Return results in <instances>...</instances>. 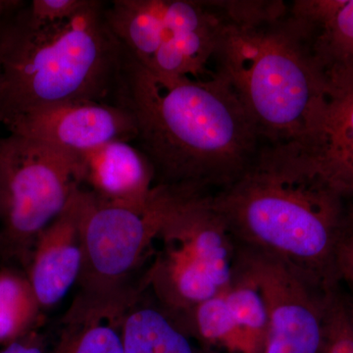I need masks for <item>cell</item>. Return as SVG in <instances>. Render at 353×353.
<instances>
[{"mask_svg":"<svg viewBox=\"0 0 353 353\" xmlns=\"http://www.w3.org/2000/svg\"><path fill=\"white\" fill-rule=\"evenodd\" d=\"M105 18L125 51L159 80L209 78L226 22L212 1L115 0Z\"/></svg>","mask_w":353,"mask_h":353,"instance_id":"cell-7","label":"cell"},{"mask_svg":"<svg viewBox=\"0 0 353 353\" xmlns=\"http://www.w3.org/2000/svg\"><path fill=\"white\" fill-rule=\"evenodd\" d=\"M0 6H1V3H0ZM2 12H3V11H2V7H0V55H1L2 43H3L7 24H8L10 18L16 14H13V15H6V14ZM18 12H19V11H18Z\"/></svg>","mask_w":353,"mask_h":353,"instance_id":"cell-22","label":"cell"},{"mask_svg":"<svg viewBox=\"0 0 353 353\" xmlns=\"http://www.w3.org/2000/svg\"><path fill=\"white\" fill-rule=\"evenodd\" d=\"M43 310L25 271L0 269V345L39 328Z\"/></svg>","mask_w":353,"mask_h":353,"instance_id":"cell-16","label":"cell"},{"mask_svg":"<svg viewBox=\"0 0 353 353\" xmlns=\"http://www.w3.org/2000/svg\"><path fill=\"white\" fill-rule=\"evenodd\" d=\"M121 331L124 353H211L188 336L148 292L127 309Z\"/></svg>","mask_w":353,"mask_h":353,"instance_id":"cell-15","label":"cell"},{"mask_svg":"<svg viewBox=\"0 0 353 353\" xmlns=\"http://www.w3.org/2000/svg\"><path fill=\"white\" fill-rule=\"evenodd\" d=\"M236 248L239 263L259 285L268 306V328L261 353L321 352L327 292L280 260Z\"/></svg>","mask_w":353,"mask_h":353,"instance_id":"cell-9","label":"cell"},{"mask_svg":"<svg viewBox=\"0 0 353 353\" xmlns=\"http://www.w3.org/2000/svg\"><path fill=\"white\" fill-rule=\"evenodd\" d=\"M290 12L308 28L325 69L353 66V0H299Z\"/></svg>","mask_w":353,"mask_h":353,"instance_id":"cell-14","label":"cell"},{"mask_svg":"<svg viewBox=\"0 0 353 353\" xmlns=\"http://www.w3.org/2000/svg\"><path fill=\"white\" fill-rule=\"evenodd\" d=\"M223 294L250 352L261 353L268 328V306L259 285L238 259L233 280Z\"/></svg>","mask_w":353,"mask_h":353,"instance_id":"cell-17","label":"cell"},{"mask_svg":"<svg viewBox=\"0 0 353 353\" xmlns=\"http://www.w3.org/2000/svg\"><path fill=\"white\" fill-rule=\"evenodd\" d=\"M81 215L82 187L73 192L32 246L24 271L43 311L57 305L78 281L82 265Z\"/></svg>","mask_w":353,"mask_h":353,"instance_id":"cell-12","label":"cell"},{"mask_svg":"<svg viewBox=\"0 0 353 353\" xmlns=\"http://www.w3.org/2000/svg\"><path fill=\"white\" fill-rule=\"evenodd\" d=\"M212 201L236 245L284 262L322 292L338 287L350 201L299 143L261 146Z\"/></svg>","mask_w":353,"mask_h":353,"instance_id":"cell-2","label":"cell"},{"mask_svg":"<svg viewBox=\"0 0 353 353\" xmlns=\"http://www.w3.org/2000/svg\"><path fill=\"white\" fill-rule=\"evenodd\" d=\"M217 73L229 83L268 145L301 143L327 88L307 27L290 11L250 24L226 23L216 50Z\"/></svg>","mask_w":353,"mask_h":353,"instance_id":"cell-4","label":"cell"},{"mask_svg":"<svg viewBox=\"0 0 353 353\" xmlns=\"http://www.w3.org/2000/svg\"><path fill=\"white\" fill-rule=\"evenodd\" d=\"M172 194L157 185L145 208L113 203L82 188V265L65 318H119L141 294L139 272L159 233Z\"/></svg>","mask_w":353,"mask_h":353,"instance_id":"cell-5","label":"cell"},{"mask_svg":"<svg viewBox=\"0 0 353 353\" xmlns=\"http://www.w3.org/2000/svg\"><path fill=\"white\" fill-rule=\"evenodd\" d=\"M0 257L25 270L39 233L82 187L80 165L76 153L9 134L0 138Z\"/></svg>","mask_w":353,"mask_h":353,"instance_id":"cell-8","label":"cell"},{"mask_svg":"<svg viewBox=\"0 0 353 353\" xmlns=\"http://www.w3.org/2000/svg\"><path fill=\"white\" fill-rule=\"evenodd\" d=\"M347 233L353 234V201L350 202V206H348Z\"/></svg>","mask_w":353,"mask_h":353,"instance_id":"cell-23","label":"cell"},{"mask_svg":"<svg viewBox=\"0 0 353 353\" xmlns=\"http://www.w3.org/2000/svg\"><path fill=\"white\" fill-rule=\"evenodd\" d=\"M113 103L138 128L155 185L208 192L240 178L261 141L238 95L217 72L209 78L159 80L125 51Z\"/></svg>","mask_w":353,"mask_h":353,"instance_id":"cell-1","label":"cell"},{"mask_svg":"<svg viewBox=\"0 0 353 353\" xmlns=\"http://www.w3.org/2000/svg\"><path fill=\"white\" fill-rule=\"evenodd\" d=\"M141 290L178 315L217 296L231 284L238 248L212 194L172 189Z\"/></svg>","mask_w":353,"mask_h":353,"instance_id":"cell-6","label":"cell"},{"mask_svg":"<svg viewBox=\"0 0 353 353\" xmlns=\"http://www.w3.org/2000/svg\"><path fill=\"white\" fill-rule=\"evenodd\" d=\"M339 278L347 282L353 292V234L347 233L340 246L336 259Z\"/></svg>","mask_w":353,"mask_h":353,"instance_id":"cell-21","label":"cell"},{"mask_svg":"<svg viewBox=\"0 0 353 353\" xmlns=\"http://www.w3.org/2000/svg\"><path fill=\"white\" fill-rule=\"evenodd\" d=\"M2 208H3V185H2L1 170H0V218H1Z\"/></svg>","mask_w":353,"mask_h":353,"instance_id":"cell-24","label":"cell"},{"mask_svg":"<svg viewBox=\"0 0 353 353\" xmlns=\"http://www.w3.org/2000/svg\"><path fill=\"white\" fill-rule=\"evenodd\" d=\"M90 0H32L26 7L28 15L38 24H53L69 19Z\"/></svg>","mask_w":353,"mask_h":353,"instance_id":"cell-19","label":"cell"},{"mask_svg":"<svg viewBox=\"0 0 353 353\" xmlns=\"http://www.w3.org/2000/svg\"><path fill=\"white\" fill-rule=\"evenodd\" d=\"M10 134L41 141L70 153L87 152L111 141L138 136L134 116L108 102H60L32 109L4 125Z\"/></svg>","mask_w":353,"mask_h":353,"instance_id":"cell-10","label":"cell"},{"mask_svg":"<svg viewBox=\"0 0 353 353\" xmlns=\"http://www.w3.org/2000/svg\"><path fill=\"white\" fill-rule=\"evenodd\" d=\"M122 318H62L61 333L48 353H124Z\"/></svg>","mask_w":353,"mask_h":353,"instance_id":"cell-18","label":"cell"},{"mask_svg":"<svg viewBox=\"0 0 353 353\" xmlns=\"http://www.w3.org/2000/svg\"><path fill=\"white\" fill-rule=\"evenodd\" d=\"M323 175L353 201V66L327 69V88L303 143Z\"/></svg>","mask_w":353,"mask_h":353,"instance_id":"cell-11","label":"cell"},{"mask_svg":"<svg viewBox=\"0 0 353 353\" xmlns=\"http://www.w3.org/2000/svg\"><path fill=\"white\" fill-rule=\"evenodd\" d=\"M0 353H46V338L37 328L19 340L2 347Z\"/></svg>","mask_w":353,"mask_h":353,"instance_id":"cell-20","label":"cell"},{"mask_svg":"<svg viewBox=\"0 0 353 353\" xmlns=\"http://www.w3.org/2000/svg\"><path fill=\"white\" fill-rule=\"evenodd\" d=\"M27 6L9 20L2 43L0 125L51 104L113 99L125 50L106 21V4L90 0L53 24L34 22Z\"/></svg>","mask_w":353,"mask_h":353,"instance_id":"cell-3","label":"cell"},{"mask_svg":"<svg viewBox=\"0 0 353 353\" xmlns=\"http://www.w3.org/2000/svg\"><path fill=\"white\" fill-rule=\"evenodd\" d=\"M82 188L113 203L145 208L157 190L148 158L129 141H116L76 153Z\"/></svg>","mask_w":353,"mask_h":353,"instance_id":"cell-13","label":"cell"}]
</instances>
